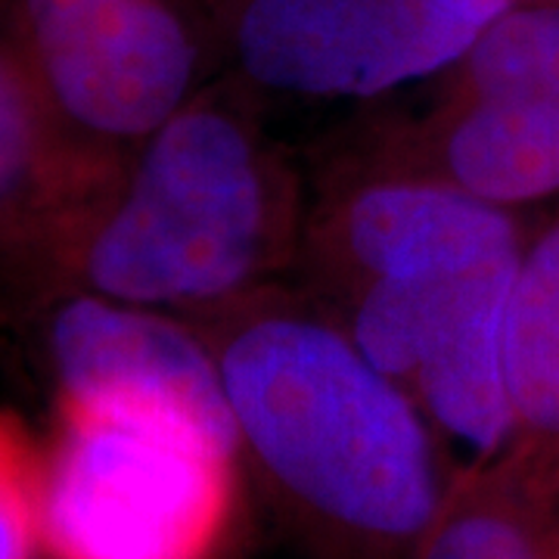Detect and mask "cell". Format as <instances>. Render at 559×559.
I'll return each mask as SVG.
<instances>
[{
    "instance_id": "1",
    "label": "cell",
    "mask_w": 559,
    "mask_h": 559,
    "mask_svg": "<svg viewBox=\"0 0 559 559\" xmlns=\"http://www.w3.org/2000/svg\"><path fill=\"white\" fill-rule=\"evenodd\" d=\"M200 323L240 454L308 535L348 559H414L457 466L417 399L340 318L274 283Z\"/></svg>"
},
{
    "instance_id": "2",
    "label": "cell",
    "mask_w": 559,
    "mask_h": 559,
    "mask_svg": "<svg viewBox=\"0 0 559 559\" xmlns=\"http://www.w3.org/2000/svg\"><path fill=\"white\" fill-rule=\"evenodd\" d=\"M255 94L215 75L72 227L44 299L84 289L200 320L296 274L311 187Z\"/></svg>"
},
{
    "instance_id": "3",
    "label": "cell",
    "mask_w": 559,
    "mask_h": 559,
    "mask_svg": "<svg viewBox=\"0 0 559 559\" xmlns=\"http://www.w3.org/2000/svg\"><path fill=\"white\" fill-rule=\"evenodd\" d=\"M234 419L162 395H53L44 557L212 559L237 495Z\"/></svg>"
},
{
    "instance_id": "4",
    "label": "cell",
    "mask_w": 559,
    "mask_h": 559,
    "mask_svg": "<svg viewBox=\"0 0 559 559\" xmlns=\"http://www.w3.org/2000/svg\"><path fill=\"white\" fill-rule=\"evenodd\" d=\"M10 20L91 202L218 75L200 0H10Z\"/></svg>"
},
{
    "instance_id": "5",
    "label": "cell",
    "mask_w": 559,
    "mask_h": 559,
    "mask_svg": "<svg viewBox=\"0 0 559 559\" xmlns=\"http://www.w3.org/2000/svg\"><path fill=\"white\" fill-rule=\"evenodd\" d=\"M510 3L200 0L218 75L293 100H373L436 81Z\"/></svg>"
},
{
    "instance_id": "6",
    "label": "cell",
    "mask_w": 559,
    "mask_h": 559,
    "mask_svg": "<svg viewBox=\"0 0 559 559\" xmlns=\"http://www.w3.org/2000/svg\"><path fill=\"white\" fill-rule=\"evenodd\" d=\"M525 237L520 212L360 146L311 190L293 277L336 308L367 286L429 283L516 259Z\"/></svg>"
},
{
    "instance_id": "7",
    "label": "cell",
    "mask_w": 559,
    "mask_h": 559,
    "mask_svg": "<svg viewBox=\"0 0 559 559\" xmlns=\"http://www.w3.org/2000/svg\"><path fill=\"white\" fill-rule=\"evenodd\" d=\"M47 301L44 358L53 395H162L230 417L200 323L84 289Z\"/></svg>"
},
{
    "instance_id": "8",
    "label": "cell",
    "mask_w": 559,
    "mask_h": 559,
    "mask_svg": "<svg viewBox=\"0 0 559 559\" xmlns=\"http://www.w3.org/2000/svg\"><path fill=\"white\" fill-rule=\"evenodd\" d=\"M473 200L520 212L559 197V100H439L373 124L364 143Z\"/></svg>"
},
{
    "instance_id": "9",
    "label": "cell",
    "mask_w": 559,
    "mask_h": 559,
    "mask_svg": "<svg viewBox=\"0 0 559 559\" xmlns=\"http://www.w3.org/2000/svg\"><path fill=\"white\" fill-rule=\"evenodd\" d=\"M87 205L91 193L25 69L10 0H0V261L40 293Z\"/></svg>"
},
{
    "instance_id": "10",
    "label": "cell",
    "mask_w": 559,
    "mask_h": 559,
    "mask_svg": "<svg viewBox=\"0 0 559 559\" xmlns=\"http://www.w3.org/2000/svg\"><path fill=\"white\" fill-rule=\"evenodd\" d=\"M516 444L500 466L528 491L559 473V212L522 246L507 308Z\"/></svg>"
},
{
    "instance_id": "11",
    "label": "cell",
    "mask_w": 559,
    "mask_h": 559,
    "mask_svg": "<svg viewBox=\"0 0 559 559\" xmlns=\"http://www.w3.org/2000/svg\"><path fill=\"white\" fill-rule=\"evenodd\" d=\"M432 84L439 100H559V0H513Z\"/></svg>"
},
{
    "instance_id": "12",
    "label": "cell",
    "mask_w": 559,
    "mask_h": 559,
    "mask_svg": "<svg viewBox=\"0 0 559 559\" xmlns=\"http://www.w3.org/2000/svg\"><path fill=\"white\" fill-rule=\"evenodd\" d=\"M528 495L503 466L463 473L414 559H557L528 510Z\"/></svg>"
},
{
    "instance_id": "13",
    "label": "cell",
    "mask_w": 559,
    "mask_h": 559,
    "mask_svg": "<svg viewBox=\"0 0 559 559\" xmlns=\"http://www.w3.org/2000/svg\"><path fill=\"white\" fill-rule=\"evenodd\" d=\"M44 557V444L0 407V559Z\"/></svg>"
}]
</instances>
